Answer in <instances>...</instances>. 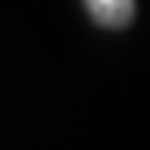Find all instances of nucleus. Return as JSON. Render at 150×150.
I'll list each match as a JSON object with an SVG mask.
<instances>
[{
	"label": "nucleus",
	"instance_id": "obj_1",
	"mask_svg": "<svg viewBox=\"0 0 150 150\" xmlns=\"http://www.w3.org/2000/svg\"><path fill=\"white\" fill-rule=\"evenodd\" d=\"M90 18L103 28H125L135 18V0H85Z\"/></svg>",
	"mask_w": 150,
	"mask_h": 150
}]
</instances>
